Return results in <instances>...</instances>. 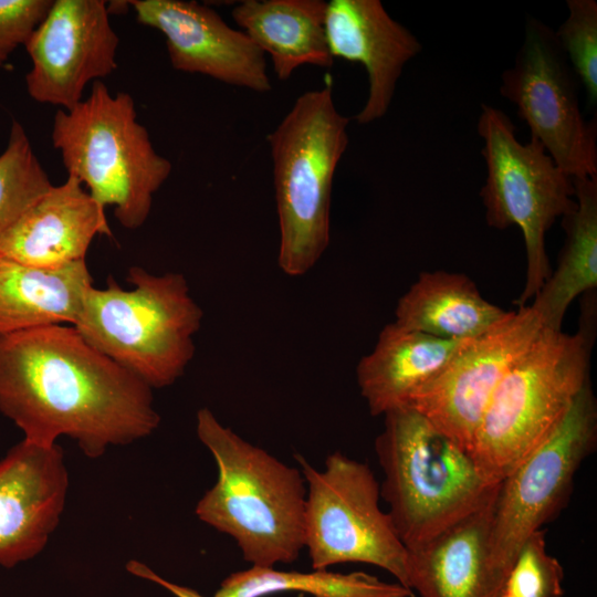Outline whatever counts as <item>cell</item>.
<instances>
[{"instance_id":"obj_23","label":"cell","mask_w":597,"mask_h":597,"mask_svg":"<svg viewBox=\"0 0 597 597\" xmlns=\"http://www.w3.org/2000/svg\"><path fill=\"white\" fill-rule=\"evenodd\" d=\"M576 208L562 218L558 265L530 306L544 328L561 331L572 302L597 287V178H574Z\"/></svg>"},{"instance_id":"obj_29","label":"cell","mask_w":597,"mask_h":597,"mask_svg":"<svg viewBox=\"0 0 597 597\" xmlns=\"http://www.w3.org/2000/svg\"><path fill=\"white\" fill-rule=\"evenodd\" d=\"M126 569L132 574L139 578L149 580L151 583H155L168 591H170L176 597H205L201 594H199L197 590L187 587L181 586L175 583H171L169 580H166L165 578L160 577L158 574H156L153 569H150L147 565L139 561H129L126 565Z\"/></svg>"},{"instance_id":"obj_5","label":"cell","mask_w":597,"mask_h":597,"mask_svg":"<svg viewBox=\"0 0 597 597\" xmlns=\"http://www.w3.org/2000/svg\"><path fill=\"white\" fill-rule=\"evenodd\" d=\"M593 324L591 313L574 334L543 328L495 388L470 448L490 481L500 483L567 413L589 379Z\"/></svg>"},{"instance_id":"obj_26","label":"cell","mask_w":597,"mask_h":597,"mask_svg":"<svg viewBox=\"0 0 597 597\" xmlns=\"http://www.w3.org/2000/svg\"><path fill=\"white\" fill-rule=\"evenodd\" d=\"M568 15L555 36L584 87L588 103H597V2L567 0Z\"/></svg>"},{"instance_id":"obj_11","label":"cell","mask_w":597,"mask_h":597,"mask_svg":"<svg viewBox=\"0 0 597 597\" xmlns=\"http://www.w3.org/2000/svg\"><path fill=\"white\" fill-rule=\"evenodd\" d=\"M579 85L555 31L528 17L514 63L501 75L500 94L567 176L596 179V119L583 116Z\"/></svg>"},{"instance_id":"obj_6","label":"cell","mask_w":597,"mask_h":597,"mask_svg":"<svg viewBox=\"0 0 597 597\" xmlns=\"http://www.w3.org/2000/svg\"><path fill=\"white\" fill-rule=\"evenodd\" d=\"M348 124L326 85L301 94L268 135L279 220L277 264L289 276L310 272L329 244L332 187L348 145Z\"/></svg>"},{"instance_id":"obj_19","label":"cell","mask_w":597,"mask_h":597,"mask_svg":"<svg viewBox=\"0 0 597 597\" xmlns=\"http://www.w3.org/2000/svg\"><path fill=\"white\" fill-rule=\"evenodd\" d=\"M463 341L438 338L396 322L380 331L356 367L357 385L371 416L407 406L448 363Z\"/></svg>"},{"instance_id":"obj_18","label":"cell","mask_w":597,"mask_h":597,"mask_svg":"<svg viewBox=\"0 0 597 597\" xmlns=\"http://www.w3.org/2000/svg\"><path fill=\"white\" fill-rule=\"evenodd\" d=\"M496 493L428 542L408 549V587L413 593L420 597L499 596L504 582L493 570L489 552Z\"/></svg>"},{"instance_id":"obj_21","label":"cell","mask_w":597,"mask_h":597,"mask_svg":"<svg viewBox=\"0 0 597 597\" xmlns=\"http://www.w3.org/2000/svg\"><path fill=\"white\" fill-rule=\"evenodd\" d=\"M91 286L86 260L46 269L0 258V335L73 326Z\"/></svg>"},{"instance_id":"obj_25","label":"cell","mask_w":597,"mask_h":597,"mask_svg":"<svg viewBox=\"0 0 597 597\" xmlns=\"http://www.w3.org/2000/svg\"><path fill=\"white\" fill-rule=\"evenodd\" d=\"M53 185L17 121L0 155V234Z\"/></svg>"},{"instance_id":"obj_22","label":"cell","mask_w":597,"mask_h":597,"mask_svg":"<svg viewBox=\"0 0 597 597\" xmlns=\"http://www.w3.org/2000/svg\"><path fill=\"white\" fill-rule=\"evenodd\" d=\"M507 311L489 302L462 273L422 272L398 300L397 324L438 338L467 341L485 333Z\"/></svg>"},{"instance_id":"obj_2","label":"cell","mask_w":597,"mask_h":597,"mask_svg":"<svg viewBox=\"0 0 597 597\" xmlns=\"http://www.w3.org/2000/svg\"><path fill=\"white\" fill-rule=\"evenodd\" d=\"M196 432L218 470L196 505L198 519L231 536L251 566L296 561L304 548L302 471L241 438L209 408L197 411Z\"/></svg>"},{"instance_id":"obj_27","label":"cell","mask_w":597,"mask_h":597,"mask_svg":"<svg viewBox=\"0 0 597 597\" xmlns=\"http://www.w3.org/2000/svg\"><path fill=\"white\" fill-rule=\"evenodd\" d=\"M563 566L541 530L522 547L498 597H563Z\"/></svg>"},{"instance_id":"obj_7","label":"cell","mask_w":597,"mask_h":597,"mask_svg":"<svg viewBox=\"0 0 597 597\" xmlns=\"http://www.w3.org/2000/svg\"><path fill=\"white\" fill-rule=\"evenodd\" d=\"M52 143L67 176L85 186L104 209L113 206L116 220L130 230L146 222L154 195L172 169L137 121L133 97L112 94L101 81L93 83L85 100L56 112Z\"/></svg>"},{"instance_id":"obj_9","label":"cell","mask_w":597,"mask_h":597,"mask_svg":"<svg viewBox=\"0 0 597 597\" xmlns=\"http://www.w3.org/2000/svg\"><path fill=\"white\" fill-rule=\"evenodd\" d=\"M297 462L307 484L304 547L312 568L364 563L408 587V549L379 506L380 486L373 470L339 451L327 455L322 471L301 455Z\"/></svg>"},{"instance_id":"obj_20","label":"cell","mask_w":597,"mask_h":597,"mask_svg":"<svg viewBox=\"0 0 597 597\" xmlns=\"http://www.w3.org/2000/svg\"><path fill=\"white\" fill-rule=\"evenodd\" d=\"M324 0H244L231 15L249 39L272 61L280 81L303 65L334 63L325 33Z\"/></svg>"},{"instance_id":"obj_24","label":"cell","mask_w":597,"mask_h":597,"mask_svg":"<svg viewBox=\"0 0 597 597\" xmlns=\"http://www.w3.org/2000/svg\"><path fill=\"white\" fill-rule=\"evenodd\" d=\"M303 593L312 597H415L400 583H387L365 572L348 574L327 569L310 573L251 566L227 576L213 597H266Z\"/></svg>"},{"instance_id":"obj_8","label":"cell","mask_w":597,"mask_h":597,"mask_svg":"<svg viewBox=\"0 0 597 597\" xmlns=\"http://www.w3.org/2000/svg\"><path fill=\"white\" fill-rule=\"evenodd\" d=\"M476 132L483 140L486 168L480 191L489 227H517L526 252V276L516 304L525 306L551 271L545 235L556 218L576 208L573 178L567 176L534 139L523 144L510 117L482 104Z\"/></svg>"},{"instance_id":"obj_16","label":"cell","mask_w":597,"mask_h":597,"mask_svg":"<svg viewBox=\"0 0 597 597\" xmlns=\"http://www.w3.org/2000/svg\"><path fill=\"white\" fill-rule=\"evenodd\" d=\"M325 33L329 53L360 63L368 94L355 121L367 125L388 112L405 65L422 49L418 39L386 11L379 0H331Z\"/></svg>"},{"instance_id":"obj_3","label":"cell","mask_w":597,"mask_h":597,"mask_svg":"<svg viewBox=\"0 0 597 597\" xmlns=\"http://www.w3.org/2000/svg\"><path fill=\"white\" fill-rule=\"evenodd\" d=\"M375 452L384 472L380 495L407 549L475 511L501 483L490 481L468 449L410 406L384 415Z\"/></svg>"},{"instance_id":"obj_12","label":"cell","mask_w":597,"mask_h":597,"mask_svg":"<svg viewBox=\"0 0 597 597\" xmlns=\"http://www.w3.org/2000/svg\"><path fill=\"white\" fill-rule=\"evenodd\" d=\"M543 328L530 305L509 312L485 333L463 341L444 367L412 395L407 406L470 451L492 394Z\"/></svg>"},{"instance_id":"obj_17","label":"cell","mask_w":597,"mask_h":597,"mask_svg":"<svg viewBox=\"0 0 597 597\" xmlns=\"http://www.w3.org/2000/svg\"><path fill=\"white\" fill-rule=\"evenodd\" d=\"M96 235L112 237L105 209L74 177L53 186L0 234V258L55 269L86 260Z\"/></svg>"},{"instance_id":"obj_15","label":"cell","mask_w":597,"mask_h":597,"mask_svg":"<svg viewBox=\"0 0 597 597\" xmlns=\"http://www.w3.org/2000/svg\"><path fill=\"white\" fill-rule=\"evenodd\" d=\"M69 471L60 444L22 439L0 459V565L40 554L63 515Z\"/></svg>"},{"instance_id":"obj_14","label":"cell","mask_w":597,"mask_h":597,"mask_svg":"<svg viewBox=\"0 0 597 597\" xmlns=\"http://www.w3.org/2000/svg\"><path fill=\"white\" fill-rule=\"evenodd\" d=\"M128 4L139 23L165 36L175 70L256 93L271 91L265 54L213 9L184 0H132Z\"/></svg>"},{"instance_id":"obj_4","label":"cell","mask_w":597,"mask_h":597,"mask_svg":"<svg viewBox=\"0 0 597 597\" xmlns=\"http://www.w3.org/2000/svg\"><path fill=\"white\" fill-rule=\"evenodd\" d=\"M125 290L111 275L91 286L73 325L98 352L151 389L175 384L196 352L203 313L184 274L155 275L132 266Z\"/></svg>"},{"instance_id":"obj_1","label":"cell","mask_w":597,"mask_h":597,"mask_svg":"<svg viewBox=\"0 0 597 597\" xmlns=\"http://www.w3.org/2000/svg\"><path fill=\"white\" fill-rule=\"evenodd\" d=\"M0 412L24 440L69 437L90 459L160 425L153 389L64 324L0 335Z\"/></svg>"},{"instance_id":"obj_13","label":"cell","mask_w":597,"mask_h":597,"mask_svg":"<svg viewBox=\"0 0 597 597\" xmlns=\"http://www.w3.org/2000/svg\"><path fill=\"white\" fill-rule=\"evenodd\" d=\"M119 38L103 0H54L25 42L31 70L25 76L36 102L71 109L90 82L117 67Z\"/></svg>"},{"instance_id":"obj_28","label":"cell","mask_w":597,"mask_h":597,"mask_svg":"<svg viewBox=\"0 0 597 597\" xmlns=\"http://www.w3.org/2000/svg\"><path fill=\"white\" fill-rule=\"evenodd\" d=\"M53 0H0V66L25 44L45 18Z\"/></svg>"},{"instance_id":"obj_10","label":"cell","mask_w":597,"mask_h":597,"mask_svg":"<svg viewBox=\"0 0 597 597\" xmlns=\"http://www.w3.org/2000/svg\"><path fill=\"white\" fill-rule=\"evenodd\" d=\"M596 443L597 404L588 379L552 434L500 483L489 552L504 583L526 541L566 505L575 474Z\"/></svg>"}]
</instances>
